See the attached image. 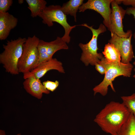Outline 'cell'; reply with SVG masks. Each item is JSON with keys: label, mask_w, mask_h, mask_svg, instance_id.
Instances as JSON below:
<instances>
[{"label": "cell", "mask_w": 135, "mask_h": 135, "mask_svg": "<svg viewBox=\"0 0 135 135\" xmlns=\"http://www.w3.org/2000/svg\"><path fill=\"white\" fill-rule=\"evenodd\" d=\"M130 114L122 103L111 101L96 115L94 121L104 132L117 135Z\"/></svg>", "instance_id": "1"}, {"label": "cell", "mask_w": 135, "mask_h": 135, "mask_svg": "<svg viewBox=\"0 0 135 135\" xmlns=\"http://www.w3.org/2000/svg\"><path fill=\"white\" fill-rule=\"evenodd\" d=\"M98 63L104 66L105 72L102 81L93 89L94 96L97 93H99L103 96H106L108 93L109 86L112 91L115 92L112 82L118 76L130 77L133 68V66L130 63L125 64L121 62H109L104 57Z\"/></svg>", "instance_id": "2"}, {"label": "cell", "mask_w": 135, "mask_h": 135, "mask_svg": "<svg viewBox=\"0 0 135 135\" xmlns=\"http://www.w3.org/2000/svg\"><path fill=\"white\" fill-rule=\"evenodd\" d=\"M26 40V38L19 37L7 40L5 44L3 45L4 50L0 54V63L6 72L13 75L19 74L18 64L22 54L23 44Z\"/></svg>", "instance_id": "3"}, {"label": "cell", "mask_w": 135, "mask_h": 135, "mask_svg": "<svg viewBox=\"0 0 135 135\" xmlns=\"http://www.w3.org/2000/svg\"><path fill=\"white\" fill-rule=\"evenodd\" d=\"M80 26L88 28L92 33V38L88 42L85 44L82 43L79 44L78 46L82 51L80 60L86 66H88L89 64L95 66L104 57L102 53L97 52L98 50L97 40L100 34L106 31V27L102 23L97 29H95L93 28L92 26H89L86 23Z\"/></svg>", "instance_id": "4"}, {"label": "cell", "mask_w": 135, "mask_h": 135, "mask_svg": "<svg viewBox=\"0 0 135 135\" xmlns=\"http://www.w3.org/2000/svg\"><path fill=\"white\" fill-rule=\"evenodd\" d=\"M61 6L59 5H50L46 6L39 16L42 19V23L49 27L54 25L53 22L60 24L64 28V34L62 37L67 43L70 41V33L76 25L70 26L67 20L66 15L61 10Z\"/></svg>", "instance_id": "5"}, {"label": "cell", "mask_w": 135, "mask_h": 135, "mask_svg": "<svg viewBox=\"0 0 135 135\" xmlns=\"http://www.w3.org/2000/svg\"><path fill=\"white\" fill-rule=\"evenodd\" d=\"M40 40L34 35L28 37L24 44L22 54L18 64L19 73L25 74L35 68L39 58L38 47Z\"/></svg>", "instance_id": "6"}, {"label": "cell", "mask_w": 135, "mask_h": 135, "mask_svg": "<svg viewBox=\"0 0 135 135\" xmlns=\"http://www.w3.org/2000/svg\"><path fill=\"white\" fill-rule=\"evenodd\" d=\"M38 47L39 58L35 68L41 63L52 58L54 54L57 51L68 49L67 43L59 36L49 42L40 40Z\"/></svg>", "instance_id": "7"}, {"label": "cell", "mask_w": 135, "mask_h": 135, "mask_svg": "<svg viewBox=\"0 0 135 135\" xmlns=\"http://www.w3.org/2000/svg\"><path fill=\"white\" fill-rule=\"evenodd\" d=\"M112 0H88L80 7L79 12H84L87 9L95 10L100 14L104 18V24L111 32L110 15L112 9L110 5Z\"/></svg>", "instance_id": "8"}, {"label": "cell", "mask_w": 135, "mask_h": 135, "mask_svg": "<svg viewBox=\"0 0 135 135\" xmlns=\"http://www.w3.org/2000/svg\"><path fill=\"white\" fill-rule=\"evenodd\" d=\"M111 4L112 12L110 15L111 32L121 37L128 38L132 34L130 30L125 32L123 30L122 20L126 14V10L119 6L115 0H112Z\"/></svg>", "instance_id": "9"}, {"label": "cell", "mask_w": 135, "mask_h": 135, "mask_svg": "<svg viewBox=\"0 0 135 135\" xmlns=\"http://www.w3.org/2000/svg\"><path fill=\"white\" fill-rule=\"evenodd\" d=\"M111 38L109 43L113 44L120 52L122 58L121 62L125 64L130 63L134 57L131 40L132 34L128 38L120 37L111 32Z\"/></svg>", "instance_id": "10"}, {"label": "cell", "mask_w": 135, "mask_h": 135, "mask_svg": "<svg viewBox=\"0 0 135 135\" xmlns=\"http://www.w3.org/2000/svg\"><path fill=\"white\" fill-rule=\"evenodd\" d=\"M55 70L62 73H65L64 69L62 63L56 58H52L50 60L42 62L29 72L23 74L24 79L34 76L40 79L48 71Z\"/></svg>", "instance_id": "11"}, {"label": "cell", "mask_w": 135, "mask_h": 135, "mask_svg": "<svg viewBox=\"0 0 135 135\" xmlns=\"http://www.w3.org/2000/svg\"><path fill=\"white\" fill-rule=\"evenodd\" d=\"M23 84L26 91L32 96L40 99L43 93L46 94L50 93L42 83L40 79L34 76H31L24 79Z\"/></svg>", "instance_id": "12"}, {"label": "cell", "mask_w": 135, "mask_h": 135, "mask_svg": "<svg viewBox=\"0 0 135 135\" xmlns=\"http://www.w3.org/2000/svg\"><path fill=\"white\" fill-rule=\"evenodd\" d=\"M17 18L8 12L0 13V40H5L11 30L16 26Z\"/></svg>", "instance_id": "13"}, {"label": "cell", "mask_w": 135, "mask_h": 135, "mask_svg": "<svg viewBox=\"0 0 135 135\" xmlns=\"http://www.w3.org/2000/svg\"><path fill=\"white\" fill-rule=\"evenodd\" d=\"M102 54L106 60L109 62H121L120 53L112 44L108 42L105 44Z\"/></svg>", "instance_id": "14"}, {"label": "cell", "mask_w": 135, "mask_h": 135, "mask_svg": "<svg viewBox=\"0 0 135 135\" xmlns=\"http://www.w3.org/2000/svg\"><path fill=\"white\" fill-rule=\"evenodd\" d=\"M83 0H70L63 4L61 6V10L66 15L73 16L76 22V14L80 7L83 3Z\"/></svg>", "instance_id": "15"}, {"label": "cell", "mask_w": 135, "mask_h": 135, "mask_svg": "<svg viewBox=\"0 0 135 135\" xmlns=\"http://www.w3.org/2000/svg\"><path fill=\"white\" fill-rule=\"evenodd\" d=\"M31 12V16L36 17L40 14L46 6V2L44 0H26Z\"/></svg>", "instance_id": "16"}, {"label": "cell", "mask_w": 135, "mask_h": 135, "mask_svg": "<svg viewBox=\"0 0 135 135\" xmlns=\"http://www.w3.org/2000/svg\"><path fill=\"white\" fill-rule=\"evenodd\" d=\"M117 135H135V116L131 113Z\"/></svg>", "instance_id": "17"}, {"label": "cell", "mask_w": 135, "mask_h": 135, "mask_svg": "<svg viewBox=\"0 0 135 135\" xmlns=\"http://www.w3.org/2000/svg\"><path fill=\"white\" fill-rule=\"evenodd\" d=\"M122 103L128 109L131 113L135 116V93L129 96H122Z\"/></svg>", "instance_id": "18"}, {"label": "cell", "mask_w": 135, "mask_h": 135, "mask_svg": "<svg viewBox=\"0 0 135 135\" xmlns=\"http://www.w3.org/2000/svg\"><path fill=\"white\" fill-rule=\"evenodd\" d=\"M42 83L48 90L52 92L54 91L58 88L59 84V82L57 80L54 82L47 80L44 81Z\"/></svg>", "instance_id": "19"}, {"label": "cell", "mask_w": 135, "mask_h": 135, "mask_svg": "<svg viewBox=\"0 0 135 135\" xmlns=\"http://www.w3.org/2000/svg\"><path fill=\"white\" fill-rule=\"evenodd\" d=\"M13 2L12 0H0V13L8 12Z\"/></svg>", "instance_id": "20"}, {"label": "cell", "mask_w": 135, "mask_h": 135, "mask_svg": "<svg viewBox=\"0 0 135 135\" xmlns=\"http://www.w3.org/2000/svg\"><path fill=\"white\" fill-rule=\"evenodd\" d=\"M126 10V14L128 15H132L135 19V7H130L128 8ZM133 36L135 40V32Z\"/></svg>", "instance_id": "21"}, {"label": "cell", "mask_w": 135, "mask_h": 135, "mask_svg": "<svg viewBox=\"0 0 135 135\" xmlns=\"http://www.w3.org/2000/svg\"><path fill=\"white\" fill-rule=\"evenodd\" d=\"M96 69L102 74H104L105 70L104 66L98 63L95 65Z\"/></svg>", "instance_id": "22"}, {"label": "cell", "mask_w": 135, "mask_h": 135, "mask_svg": "<svg viewBox=\"0 0 135 135\" xmlns=\"http://www.w3.org/2000/svg\"><path fill=\"white\" fill-rule=\"evenodd\" d=\"M122 3L125 5H130L135 7V0H122Z\"/></svg>", "instance_id": "23"}, {"label": "cell", "mask_w": 135, "mask_h": 135, "mask_svg": "<svg viewBox=\"0 0 135 135\" xmlns=\"http://www.w3.org/2000/svg\"><path fill=\"white\" fill-rule=\"evenodd\" d=\"M133 64L135 65V61L133 62ZM134 70L135 72V68L134 69Z\"/></svg>", "instance_id": "24"}, {"label": "cell", "mask_w": 135, "mask_h": 135, "mask_svg": "<svg viewBox=\"0 0 135 135\" xmlns=\"http://www.w3.org/2000/svg\"><path fill=\"white\" fill-rule=\"evenodd\" d=\"M133 77L135 78V74L133 76Z\"/></svg>", "instance_id": "25"}, {"label": "cell", "mask_w": 135, "mask_h": 135, "mask_svg": "<svg viewBox=\"0 0 135 135\" xmlns=\"http://www.w3.org/2000/svg\"><path fill=\"white\" fill-rule=\"evenodd\" d=\"M16 135H21V134H16Z\"/></svg>", "instance_id": "26"}]
</instances>
